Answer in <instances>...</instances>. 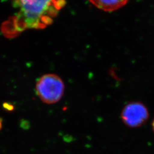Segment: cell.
<instances>
[{
  "mask_svg": "<svg viewBox=\"0 0 154 154\" xmlns=\"http://www.w3.org/2000/svg\"><path fill=\"white\" fill-rule=\"evenodd\" d=\"M13 13L1 26V32L13 38L26 29H44L51 25L65 0H11Z\"/></svg>",
  "mask_w": 154,
  "mask_h": 154,
  "instance_id": "obj_1",
  "label": "cell"
},
{
  "mask_svg": "<svg viewBox=\"0 0 154 154\" xmlns=\"http://www.w3.org/2000/svg\"><path fill=\"white\" fill-rule=\"evenodd\" d=\"M61 78L55 74H46L41 77L36 83V93L42 102L53 104L61 99L64 91Z\"/></svg>",
  "mask_w": 154,
  "mask_h": 154,
  "instance_id": "obj_2",
  "label": "cell"
},
{
  "mask_svg": "<svg viewBox=\"0 0 154 154\" xmlns=\"http://www.w3.org/2000/svg\"><path fill=\"white\" fill-rule=\"evenodd\" d=\"M149 113L147 107L140 102H131L122 111L121 118L127 126L135 128L141 126L148 120Z\"/></svg>",
  "mask_w": 154,
  "mask_h": 154,
  "instance_id": "obj_3",
  "label": "cell"
},
{
  "mask_svg": "<svg viewBox=\"0 0 154 154\" xmlns=\"http://www.w3.org/2000/svg\"><path fill=\"white\" fill-rule=\"evenodd\" d=\"M128 0H90V1L99 8L105 11H113L125 5Z\"/></svg>",
  "mask_w": 154,
  "mask_h": 154,
  "instance_id": "obj_4",
  "label": "cell"
},
{
  "mask_svg": "<svg viewBox=\"0 0 154 154\" xmlns=\"http://www.w3.org/2000/svg\"><path fill=\"white\" fill-rule=\"evenodd\" d=\"M2 108L3 109L5 110L6 112H14L16 107L14 104L12 102H6L2 103Z\"/></svg>",
  "mask_w": 154,
  "mask_h": 154,
  "instance_id": "obj_5",
  "label": "cell"
},
{
  "mask_svg": "<svg viewBox=\"0 0 154 154\" xmlns=\"http://www.w3.org/2000/svg\"><path fill=\"white\" fill-rule=\"evenodd\" d=\"M20 126L23 130H28L30 128V123L28 120L22 119L20 122Z\"/></svg>",
  "mask_w": 154,
  "mask_h": 154,
  "instance_id": "obj_6",
  "label": "cell"
},
{
  "mask_svg": "<svg viewBox=\"0 0 154 154\" xmlns=\"http://www.w3.org/2000/svg\"><path fill=\"white\" fill-rule=\"evenodd\" d=\"M2 123H3V119L0 117V130L2 128Z\"/></svg>",
  "mask_w": 154,
  "mask_h": 154,
  "instance_id": "obj_7",
  "label": "cell"
},
{
  "mask_svg": "<svg viewBox=\"0 0 154 154\" xmlns=\"http://www.w3.org/2000/svg\"><path fill=\"white\" fill-rule=\"evenodd\" d=\"M152 129H153L154 131V119L153 121H152Z\"/></svg>",
  "mask_w": 154,
  "mask_h": 154,
  "instance_id": "obj_8",
  "label": "cell"
}]
</instances>
